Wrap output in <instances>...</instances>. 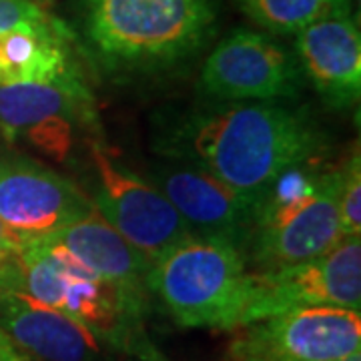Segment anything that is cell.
<instances>
[{"label":"cell","instance_id":"7","mask_svg":"<svg viewBox=\"0 0 361 361\" xmlns=\"http://www.w3.org/2000/svg\"><path fill=\"white\" fill-rule=\"evenodd\" d=\"M56 261L51 307L82 325L101 345L125 351L141 361H167L147 336L145 313L118 287L87 269L71 251L44 237Z\"/></svg>","mask_w":361,"mask_h":361},{"label":"cell","instance_id":"16","mask_svg":"<svg viewBox=\"0 0 361 361\" xmlns=\"http://www.w3.org/2000/svg\"><path fill=\"white\" fill-rule=\"evenodd\" d=\"M82 78L66 28L56 18L0 37V87L47 85Z\"/></svg>","mask_w":361,"mask_h":361},{"label":"cell","instance_id":"18","mask_svg":"<svg viewBox=\"0 0 361 361\" xmlns=\"http://www.w3.org/2000/svg\"><path fill=\"white\" fill-rule=\"evenodd\" d=\"M339 223L343 237H361V157L355 149L339 167Z\"/></svg>","mask_w":361,"mask_h":361},{"label":"cell","instance_id":"10","mask_svg":"<svg viewBox=\"0 0 361 361\" xmlns=\"http://www.w3.org/2000/svg\"><path fill=\"white\" fill-rule=\"evenodd\" d=\"M301 85L303 73L297 56L267 35L247 28L221 40L199 75L201 92L225 103L295 99Z\"/></svg>","mask_w":361,"mask_h":361},{"label":"cell","instance_id":"8","mask_svg":"<svg viewBox=\"0 0 361 361\" xmlns=\"http://www.w3.org/2000/svg\"><path fill=\"white\" fill-rule=\"evenodd\" d=\"M229 361H337L361 349L360 311L305 307L235 329Z\"/></svg>","mask_w":361,"mask_h":361},{"label":"cell","instance_id":"13","mask_svg":"<svg viewBox=\"0 0 361 361\" xmlns=\"http://www.w3.org/2000/svg\"><path fill=\"white\" fill-rule=\"evenodd\" d=\"M295 35L297 63L323 103L336 111L360 103L361 35L351 11L322 18Z\"/></svg>","mask_w":361,"mask_h":361},{"label":"cell","instance_id":"12","mask_svg":"<svg viewBox=\"0 0 361 361\" xmlns=\"http://www.w3.org/2000/svg\"><path fill=\"white\" fill-rule=\"evenodd\" d=\"M179 211L193 237L219 239L245 253L255 203L203 169L171 161L151 171V179Z\"/></svg>","mask_w":361,"mask_h":361},{"label":"cell","instance_id":"20","mask_svg":"<svg viewBox=\"0 0 361 361\" xmlns=\"http://www.w3.org/2000/svg\"><path fill=\"white\" fill-rule=\"evenodd\" d=\"M18 251H20V241L0 221V277L13 269V265L18 259Z\"/></svg>","mask_w":361,"mask_h":361},{"label":"cell","instance_id":"2","mask_svg":"<svg viewBox=\"0 0 361 361\" xmlns=\"http://www.w3.org/2000/svg\"><path fill=\"white\" fill-rule=\"evenodd\" d=\"M215 23L211 0H85V32L113 73H147L189 59Z\"/></svg>","mask_w":361,"mask_h":361},{"label":"cell","instance_id":"6","mask_svg":"<svg viewBox=\"0 0 361 361\" xmlns=\"http://www.w3.org/2000/svg\"><path fill=\"white\" fill-rule=\"evenodd\" d=\"M305 307L361 311V237H343L329 251L289 267L251 271L243 325Z\"/></svg>","mask_w":361,"mask_h":361},{"label":"cell","instance_id":"1","mask_svg":"<svg viewBox=\"0 0 361 361\" xmlns=\"http://www.w3.org/2000/svg\"><path fill=\"white\" fill-rule=\"evenodd\" d=\"M325 151L327 135L307 111L275 103L203 106L161 137L167 159L203 169L255 205L285 171Z\"/></svg>","mask_w":361,"mask_h":361},{"label":"cell","instance_id":"15","mask_svg":"<svg viewBox=\"0 0 361 361\" xmlns=\"http://www.w3.org/2000/svg\"><path fill=\"white\" fill-rule=\"evenodd\" d=\"M49 239L71 251L87 269L118 287L142 310L149 307L151 261L130 245L121 233H116L97 209Z\"/></svg>","mask_w":361,"mask_h":361},{"label":"cell","instance_id":"4","mask_svg":"<svg viewBox=\"0 0 361 361\" xmlns=\"http://www.w3.org/2000/svg\"><path fill=\"white\" fill-rule=\"evenodd\" d=\"M149 291L180 327L235 331L251 297V269L239 247L189 237L151 263Z\"/></svg>","mask_w":361,"mask_h":361},{"label":"cell","instance_id":"19","mask_svg":"<svg viewBox=\"0 0 361 361\" xmlns=\"http://www.w3.org/2000/svg\"><path fill=\"white\" fill-rule=\"evenodd\" d=\"M49 18L51 14L35 0H0V37L23 26L44 23Z\"/></svg>","mask_w":361,"mask_h":361},{"label":"cell","instance_id":"17","mask_svg":"<svg viewBox=\"0 0 361 361\" xmlns=\"http://www.w3.org/2000/svg\"><path fill=\"white\" fill-rule=\"evenodd\" d=\"M239 8L269 32H299L331 14L351 11V0H237Z\"/></svg>","mask_w":361,"mask_h":361},{"label":"cell","instance_id":"21","mask_svg":"<svg viewBox=\"0 0 361 361\" xmlns=\"http://www.w3.org/2000/svg\"><path fill=\"white\" fill-rule=\"evenodd\" d=\"M0 361H35L0 329Z\"/></svg>","mask_w":361,"mask_h":361},{"label":"cell","instance_id":"5","mask_svg":"<svg viewBox=\"0 0 361 361\" xmlns=\"http://www.w3.org/2000/svg\"><path fill=\"white\" fill-rule=\"evenodd\" d=\"M87 153L92 205L151 263L193 237L179 211L155 183L121 165L103 141L90 137Z\"/></svg>","mask_w":361,"mask_h":361},{"label":"cell","instance_id":"22","mask_svg":"<svg viewBox=\"0 0 361 361\" xmlns=\"http://www.w3.org/2000/svg\"><path fill=\"white\" fill-rule=\"evenodd\" d=\"M337 361H361V351H355V353H351L348 357H343V360H337Z\"/></svg>","mask_w":361,"mask_h":361},{"label":"cell","instance_id":"9","mask_svg":"<svg viewBox=\"0 0 361 361\" xmlns=\"http://www.w3.org/2000/svg\"><path fill=\"white\" fill-rule=\"evenodd\" d=\"M94 123V99L85 78L0 87V133L4 139L26 142L52 161H66Z\"/></svg>","mask_w":361,"mask_h":361},{"label":"cell","instance_id":"14","mask_svg":"<svg viewBox=\"0 0 361 361\" xmlns=\"http://www.w3.org/2000/svg\"><path fill=\"white\" fill-rule=\"evenodd\" d=\"M0 329L35 361H99L101 343L63 311L0 287Z\"/></svg>","mask_w":361,"mask_h":361},{"label":"cell","instance_id":"11","mask_svg":"<svg viewBox=\"0 0 361 361\" xmlns=\"http://www.w3.org/2000/svg\"><path fill=\"white\" fill-rule=\"evenodd\" d=\"M92 209L82 189L35 159L14 157L0 165V221L20 243L51 237Z\"/></svg>","mask_w":361,"mask_h":361},{"label":"cell","instance_id":"3","mask_svg":"<svg viewBox=\"0 0 361 361\" xmlns=\"http://www.w3.org/2000/svg\"><path fill=\"white\" fill-rule=\"evenodd\" d=\"M339 169L322 159L285 171L255 205L245 247L251 271H273L317 257L343 239Z\"/></svg>","mask_w":361,"mask_h":361}]
</instances>
